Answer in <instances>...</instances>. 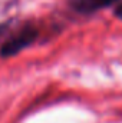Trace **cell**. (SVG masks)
I'll list each match as a JSON object with an SVG mask.
<instances>
[{
	"mask_svg": "<svg viewBox=\"0 0 122 123\" xmlns=\"http://www.w3.org/2000/svg\"><path fill=\"white\" fill-rule=\"evenodd\" d=\"M116 3H121V0H69L70 7L81 14H92Z\"/></svg>",
	"mask_w": 122,
	"mask_h": 123,
	"instance_id": "obj_2",
	"label": "cell"
},
{
	"mask_svg": "<svg viewBox=\"0 0 122 123\" xmlns=\"http://www.w3.org/2000/svg\"><path fill=\"white\" fill-rule=\"evenodd\" d=\"M114 16L116 19H121L122 20V3H118L115 7H114Z\"/></svg>",
	"mask_w": 122,
	"mask_h": 123,
	"instance_id": "obj_4",
	"label": "cell"
},
{
	"mask_svg": "<svg viewBox=\"0 0 122 123\" xmlns=\"http://www.w3.org/2000/svg\"><path fill=\"white\" fill-rule=\"evenodd\" d=\"M10 22H4V23H0V46H1V43L6 40V37L10 34Z\"/></svg>",
	"mask_w": 122,
	"mask_h": 123,
	"instance_id": "obj_3",
	"label": "cell"
},
{
	"mask_svg": "<svg viewBox=\"0 0 122 123\" xmlns=\"http://www.w3.org/2000/svg\"><path fill=\"white\" fill-rule=\"evenodd\" d=\"M39 36V30L30 23H25L19 29L10 31L6 40L0 46V57L9 59L20 53L23 49L32 46Z\"/></svg>",
	"mask_w": 122,
	"mask_h": 123,
	"instance_id": "obj_1",
	"label": "cell"
}]
</instances>
